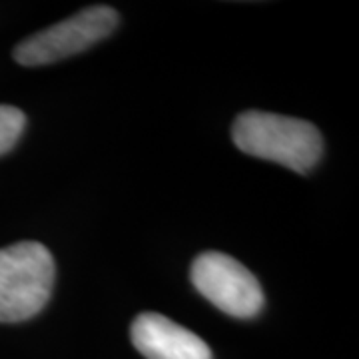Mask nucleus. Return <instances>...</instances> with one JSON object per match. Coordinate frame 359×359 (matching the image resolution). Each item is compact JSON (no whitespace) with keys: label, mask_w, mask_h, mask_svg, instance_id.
Returning a JSON list of instances; mask_svg holds the SVG:
<instances>
[{"label":"nucleus","mask_w":359,"mask_h":359,"mask_svg":"<svg viewBox=\"0 0 359 359\" xmlns=\"http://www.w3.org/2000/svg\"><path fill=\"white\" fill-rule=\"evenodd\" d=\"M231 138L240 152L278 162L297 174L309 172L320 162L323 152L320 130L313 124L299 118L256 110L236 118Z\"/></svg>","instance_id":"1"},{"label":"nucleus","mask_w":359,"mask_h":359,"mask_svg":"<svg viewBox=\"0 0 359 359\" xmlns=\"http://www.w3.org/2000/svg\"><path fill=\"white\" fill-rule=\"evenodd\" d=\"M56 268L39 242H20L0 250V321L30 320L48 304Z\"/></svg>","instance_id":"2"},{"label":"nucleus","mask_w":359,"mask_h":359,"mask_svg":"<svg viewBox=\"0 0 359 359\" xmlns=\"http://www.w3.org/2000/svg\"><path fill=\"white\" fill-rule=\"evenodd\" d=\"M120 16L112 6H88L74 16L40 30L14 48V60L22 66H42L84 52L114 32Z\"/></svg>","instance_id":"3"},{"label":"nucleus","mask_w":359,"mask_h":359,"mask_svg":"<svg viewBox=\"0 0 359 359\" xmlns=\"http://www.w3.org/2000/svg\"><path fill=\"white\" fill-rule=\"evenodd\" d=\"M194 287L219 311L233 318H254L264 308V290L256 276L222 252H204L190 269Z\"/></svg>","instance_id":"4"},{"label":"nucleus","mask_w":359,"mask_h":359,"mask_svg":"<svg viewBox=\"0 0 359 359\" xmlns=\"http://www.w3.org/2000/svg\"><path fill=\"white\" fill-rule=\"evenodd\" d=\"M130 337L146 359H212L202 337L154 311H144L132 321Z\"/></svg>","instance_id":"5"},{"label":"nucleus","mask_w":359,"mask_h":359,"mask_svg":"<svg viewBox=\"0 0 359 359\" xmlns=\"http://www.w3.org/2000/svg\"><path fill=\"white\" fill-rule=\"evenodd\" d=\"M26 126V116L22 110L0 104V156L6 154L18 142Z\"/></svg>","instance_id":"6"}]
</instances>
